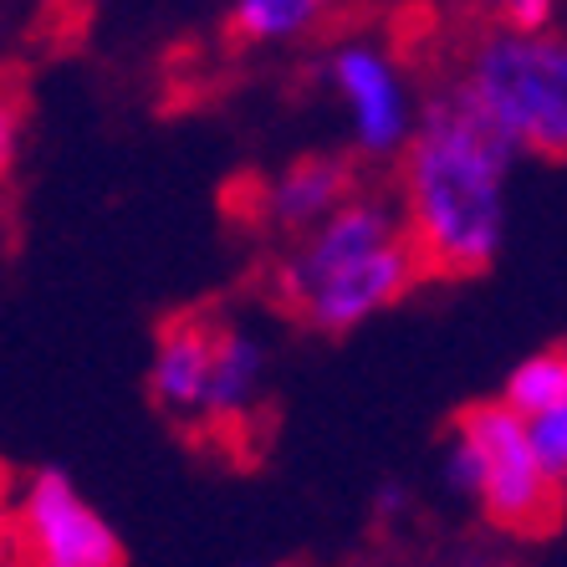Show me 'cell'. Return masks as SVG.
Instances as JSON below:
<instances>
[{
  "mask_svg": "<svg viewBox=\"0 0 567 567\" xmlns=\"http://www.w3.org/2000/svg\"><path fill=\"white\" fill-rule=\"evenodd\" d=\"M496 11H502L506 31H527V37H537V31L553 21V0H496Z\"/></svg>",
  "mask_w": 567,
  "mask_h": 567,
  "instance_id": "9a60e30c",
  "label": "cell"
},
{
  "mask_svg": "<svg viewBox=\"0 0 567 567\" xmlns=\"http://www.w3.org/2000/svg\"><path fill=\"white\" fill-rule=\"evenodd\" d=\"M399 240V225L394 215L373 205V199H348L328 220L317 225V236L307 240L297 256H287V266L277 271V291L281 302L297 307L317 281H328L332 271H343V266L363 261V256L383 251V246H394Z\"/></svg>",
  "mask_w": 567,
  "mask_h": 567,
  "instance_id": "8992f818",
  "label": "cell"
},
{
  "mask_svg": "<svg viewBox=\"0 0 567 567\" xmlns=\"http://www.w3.org/2000/svg\"><path fill=\"white\" fill-rule=\"evenodd\" d=\"M348 189H353V169L343 158L312 154V158H297L271 185L266 210H271L277 225H322L338 205H348Z\"/></svg>",
  "mask_w": 567,
  "mask_h": 567,
  "instance_id": "9c48e42d",
  "label": "cell"
},
{
  "mask_svg": "<svg viewBox=\"0 0 567 567\" xmlns=\"http://www.w3.org/2000/svg\"><path fill=\"white\" fill-rule=\"evenodd\" d=\"M11 567H123V542L93 506L82 502L72 475L56 465L31 471L11 512Z\"/></svg>",
  "mask_w": 567,
  "mask_h": 567,
  "instance_id": "277c9868",
  "label": "cell"
},
{
  "mask_svg": "<svg viewBox=\"0 0 567 567\" xmlns=\"http://www.w3.org/2000/svg\"><path fill=\"white\" fill-rule=\"evenodd\" d=\"M322 6H328V0H236L230 37H236L240 47L297 37V31H307L317 16H322Z\"/></svg>",
  "mask_w": 567,
  "mask_h": 567,
  "instance_id": "7c38bea8",
  "label": "cell"
},
{
  "mask_svg": "<svg viewBox=\"0 0 567 567\" xmlns=\"http://www.w3.org/2000/svg\"><path fill=\"white\" fill-rule=\"evenodd\" d=\"M465 440H475V450L486 455V496H481V512L506 532H542L557 522L563 512V486H557L547 465L537 461V445H532V424L506 404H471L455 420Z\"/></svg>",
  "mask_w": 567,
  "mask_h": 567,
  "instance_id": "3957f363",
  "label": "cell"
},
{
  "mask_svg": "<svg viewBox=\"0 0 567 567\" xmlns=\"http://www.w3.org/2000/svg\"><path fill=\"white\" fill-rule=\"evenodd\" d=\"M516 138L465 87L430 103L404 154V236L424 277H475L502 251Z\"/></svg>",
  "mask_w": 567,
  "mask_h": 567,
  "instance_id": "6da1fadb",
  "label": "cell"
},
{
  "mask_svg": "<svg viewBox=\"0 0 567 567\" xmlns=\"http://www.w3.org/2000/svg\"><path fill=\"white\" fill-rule=\"evenodd\" d=\"M532 424V445H537V461L547 465L557 486L567 491V404L553 414H542V420H527Z\"/></svg>",
  "mask_w": 567,
  "mask_h": 567,
  "instance_id": "5bb4252c",
  "label": "cell"
},
{
  "mask_svg": "<svg viewBox=\"0 0 567 567\" xmlns=\"http://www.w3.org/2000/svg\"><path fill=\"white\" fill-rule=\"evenodd\" d=\"M215 338H220V328L199 322V317H179L164 328L154 373H148V394L158 399L164 414H205L215 373Z\"/></svg>",
  "mask_w": 567,
  "mask_h": 567,
  "instance_id": "ba28073f",
  "label": "cell"
},
{
  "mask_svg": "<svg viewBox=\"0 0 567 567\" xmlns=\"http://www.w3.org/2000/svg\"><path fill=\"white\" fill-rule=\"evenodd\" d=\"M420 277H424L420 251L410 246V236H399L394 246H383V251L332 271L328 281H317L297 302V312L322 332H348L358 322H369L373 312H383V307H394Z\"/></svg>",
  "mask_w": 567,
  "mask_h": 567,
  "instance_id": "5b68a950",
  "label": "cell"
},
{
  "mask_svg": "<svg viewBox=\"0 0 567 567\" xmlns=\"http://www.w3.org/2000/svg\"><path fill=\"white\" fill-rule=\"evenodd\" d=\"M506 404H512L522 420H542L567 404V348H547V353H532L522 369L506 379Z\"/></svg>",
  "mask_w": 567,
  "mask_h": 567,
  "instance_id": "8fae6325",
  "label": "cell"
},
{
  "mask_svg": "<svg viewBox=\"0 0 567 567\" xmlns=\"http://www.w3.org/2000/svg\"><path fill=\"white\" fill-rule=\"evenodd\" d=\"M445 481L450 491H461V496H486V455L475 450V440H465L461 430H455V440H450L445 450Z\"/></svg>",
  "mask_w": 567,
  "mask_h": 567,
  "instance_id": "4fadbf2b",
  "label": "cell"
},
{
  "mask_svg": "<svg viewBox=\"0 0 567 567\" xmlns=\"http://www.w3.org/2000/svg\"><path fill=\"white\" fill-rule=\"evenodd\" d=\"M332 82L343 93L348 113H353V133L363 154H399L410 148L414 123H410V97L399 87L394 66L383 62L373 47H343L332 56Z\"/></svg>",
  "mask_w": 567,
  "mask_h": 567,
  "instance_id": "52a82bcc",
  "label": "cell"
},
{
  "mask_svg": "<svg viewBox=\"0 0 567 567\" xmlns=\"http://www.w3.org/2000/svg\"><path fill=\"white\" fill-rule=\"evenodd\" d=\"M261 369H266V353H261V343H256L251 332L220 328V338H215V373H210V404H205V414H210V420H236V414H246L256 383H261Z\"/></svg>",
  "mask_w": 567,
  "mask_h": 567,
  "instance_id": "30bf717a",
  "label": "cell"
},
{
  "mask_svg": "<svg viewBox=\"0 0 567 567\" xmlns=\"http://www.w3.org/2000/svg\"><path fill=\"white\" fill-rule=\"evenodd\" d=\"M465 93L542 158H567V41L506 31L475 47Z\"/></svg>",
  "mask_w": 567,
  "mask_h": 567,
  "instance_id": "7a4b0ae2",
  "label": "cell"
}]
</instances>
